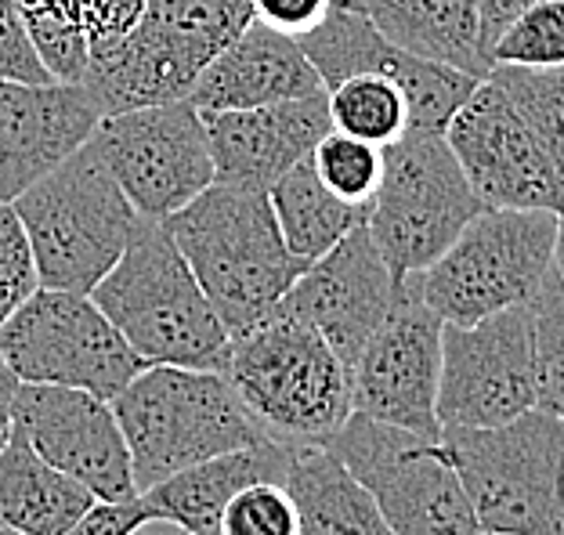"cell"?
<instances>
[{"label":"cell","instance_id":"obj_11","mask_svg":"<svg viewBox=\"0 0 564 535\" xmlns=\"http://www.w3.org/2000/svg\"><path fill=\"white\" fill-rule=\"evenodd\" d=\"M326 445L369 489L394 535L481 532L442 438H423L351 413Z\"/></svg>","mask_w":564,"mask_h":535},{"label":"cell","instance_id":"obj_25","mask_svg":"<svg viewBox=\"0 0 564 535\" xmlns=\"http://www.w3.org/2000/svg\"><path fill=\"white\" fill-rule=\"evenodd\" d=\"M98 500L80 481L55 470L15 427L0 445V521L25 535H62Z\"/></svg>","mask_w":564,"mask_h":535},{"label":"cell","instance_id":"obj_26","mask_svg":"<svg viewBox=\"0 0 564 535\" xmlns=\"http://www.w3.org/2000/svg\"><path fill=\"white\" fill-rule=\"evenodd\" d=\"M268 199H272L279 232L286 239L290 253L304 264L318 261L326 250L337 247L351 228L366 221L362 207L344 203L318 182L312 156L293 163V167L268 188Z\"/></svg>","mask_w":564,"mask_h":535},{"label":"cell","instance_id":"obj_15","mask_svg":"<svg viewBox=\"0 0 564 535\" xmlns=\"http://www.w3.org/2000/svg\"><path fill=\"white\" fill-rule=\"evenodd\" d=\"M442 318L405 286L351 365V413L423 438H442Z\"/></svg>","mask_w":564,"mask_h":535},{"label":"cell","instance_id":"obj_34","mask_svg":"<svg viewBox=\"0 0 564 535\" xmlns=\"http://www.w3.org/2000/svg\"><path fill=\"white\" fill-rule=\"evenodd\" d=\"M41 286L30 253V239L11 203H0V323Z\"/></svg>","mask_w":564,"mask_h":535},{"label":"cell","instance_id":"obj_43","mask_svg":"<svg viewBox=\"0 0 564 535\" xmlns=\"http://www.w3.org/2000/svg\"><path fill=\"white\" fill-rule=\"evenodd\" d=\"M131 535H141V528H138V532H131ZM166 535H185V532H177V528H174V532H166Z\"/></svg>","mask_w":564,"mask_h":535},{"label":"cell","instance_id":"obj_23","mask_svg":"<svg viewBox=\"0 0 564 535\" xmlns=\"http://www.w3.org/2000/svg\"><path fill=\"white\" fill-rule=\"evenodd\" d=\"M337 4L362 11L409 55L445 62L481 80L492 69L481 44L478 0H337Z\"/></svg>","mask_w":564,"mask_h":535},{"label":"cell","instance_id":"obj_28","mask_svg":"<svg viewBox=\"0 0 564 535\" xmlns=\"http://www.w3.org/2000/svg\"><path fill=\"white\" fill-rule=\"evenodd\" d=\"M489 80L503 87L510 106L529 123L535 142L554 163L564 182V69H521V66H492Z\"/></svg>","mask_w":564,"mask_h":535},{"label":"cell","instance_id":"obj_44","mask_svg":"<svg viewBox=\"0 0 564 535\" xmlns=\"http://www.w3.org/2000/svg\"><path fill=\"white\" fill-rule=\"evenodd\" d=\"M478 535H496V532H478Z\"/></svg>","mask_w":564,"mask_h":535},{"label":"cell","instance_id":"obj_32","mask_svg":"<svg viewBox=\"0 0 564 535\" xmlns=\"http://www.w3.org/2000/svg\"><path fill=\"white\" fill-rule=\"evenodd\" d=\"M489 62L543 73L564 69V0H543V4L524 8L492 41Z\"/></svg>","mask_w":564,"mask_h":535},{"label":"cell","instance_id":"obj_13","mask_svg":"<svg viewBox=\"0 0 564 535\" xmlns=\"http://www.w3.org/2000/svg\"><path fill=\"white\" fill-rule=\"evenodd\" d=\"M535 410L529 308L496 312L481 323L442 329L438 424L499 427Z\"/></svg>","mask_w":564,"mask_h":535},{"label":"cell","instance_id":"obj_33","mask_svg":"<svg viewBox=\"0 0 564 535\" xmlns=\"http://www.w3.org/2000/svg\"><path fill=\"white\" fill-rule=\"evenodd\" d=\"M297 506L282 481H253L228 500L217 535H297Z\"/></svg>","mask_w":564,"mask_h":535},{"label":"cell","instance_id":"obj_18","mask_svg":"<svg viewBox=\"0 0 564 535\" xmlns=\"http://www.w3.org/2000/svg\"><path fill=\"white\" fill-rule=\"evenodd\" d=\"M402 293L405 290L394 286L362 221L337 247L304 268L282 304H290L304 323H312L351 373L358 351L391 315Z\"/></svg>","mask_w":564,"mask_h":535},{"label":"cell","instance_id":"obj_17","mask_svg":"<svg viewBox=\"0 0 564 535\" xmlns=\"http://www.w3.org/2000/svg\"><path fill=\"white\" fill-rule=\"evenodd\" d=\"M15 430L44 460L101 503L134 500L131 449L106 398L76 387L19 384Z\"/></svg>","mask_w":564,"mask_h":535},{"label":"cell","instance_id":"obj_12","mask_svg":"<svg viewBox=\"0 0 564 535\" xmlns=\"http://www.w3.org/2000/svg\"><path fill=\"white\" fill-rule=\"evenodd\" d=\"M87 142L141 218H171L214 185L207 123L188 98L101 117Z\"/></svg>","mask_w":564,"mask_h":535},{"label":"cell","instance_id":"obj_42","mask_svg":"<svg viewBox=\"0 0 564 535\" xmlns=\"http://www.w3.org/2000/svg\"><path fill=\"white\" fill-rule=\"evenodd\" d=\"M0 535H25V532L15 528V525H4V521H0Z\"/></svg>","mask_w":564,"mask_h":535},{"label":"cell","instance_id":"obj_14","mask_svg":"<svg viewBox=\"0 0 564 535\" xmlns=\"http://www.w3.org/2000/svg\"><path fill=\"white\" fill-rule=\"evenodd\" d=\"M445 145L485 207L554 210L564 207V182L535 142L529 123L489 76L445 123Z\"/></svg>","mask_w":564,"mask_h":535},{"label":"cell","instance_id":"obj_31","mask_svg":"<svg viewBox=\"0 0 564 535\" xmlns=\"http://www.w3.org/2000/svg\"><path fill=\"white\" fill-rule=\"evenodd\" d=\"M312 167L333 196L369 210L383 177V149L344 131H326L312 149Z\"/></svg>","mask_w":564,"mask_h":535},{"label":"cell","instance_id":"obj_35","mask_svg":"<svg viewBox=\"0 0 564 535\" xmlns=\"http://www.w3.org/2000/svg\"><path fill=\"white\" fill-rule=\"evenodd\" d=\"M0 80L11 84H55L44 69L30 25L15 0H0Z\"/></svg>","mask_w":564,"mask_h":535},{"label":"cell","instance_id":"obj_3","mask_svg":"<svg viewBox=\"0 0 564 535\" xmlns=\"http://www.w3.org/2000/svg\"><path fill=\"white\" fill-rule=\"evenodd\" d=\"M221 373L279 445L329 441L351 416V373L323 334L290 304H275L232 334Z\"/></svg>","mask_w":564,"mask_h":535},{"label":"cell","instance_id":"obj_16","mask_svg":"<svg viewBox=\"0 0 564 535\" xmlns=\"http://www.w3.org/2000/svg\"><path fill=\"white\" fill-rule=\"evenodd\" d=\"M304 55L312 58L323 87L340 84L351 73H380L402 87L409 101V131H445L448 117L470 98L481 76L453 69L445 62H431L409 55L399 44H391L362 11L337 4L326 11V19L297 36Z\"/></svg>","mask_w":564,"mask_h":535},{"label":"cell","instance_id":"obj_24","mask_svg":"<svg viewBox=\"0 0 564 535\" xmlns=\"http://www.w3.org/2000/svg\"><path fill=\"white\" fill-rule=\"evenodd\" d=\"M282 485L297 506V535H394L369 489L326 441L290 445Z\"/></svg>","mask_w":564,"mask_h":535},{"label":"cell","instance_id":"obj_5","mask_svg":"<svg viewBox=\"0 0 564 535\" xmlns=\"http://www.w3.org/2000/svg\"><path fill=\"white\" fill-rule=\"evenodd\" d=\"M250 19V0H149L131 33L91 55L80 87L101 117L188 98Z\"/></svg>","mask_w":564,"mask_h":535},{"label":"cell","instance_id":"obj_37","mask_svg":"<svg viewBox=\"0 0 564 535\" xmlns=\"http://www.w3.org/2000/svg\"><path fill=\"white\" fill-rule=\"evenodd\" d=\"M250 8H253V19L272 25V30L304 36L307 30H315V25L326 19L333 0H250Z\"/></svg>","mask_w":564,"mask_h":535},{"label":"cell","instance_id":"obj_2","mask_svg":"<svg viewBox=\"0 0 564 535\" xmlns=\"http://www.w3.org/2000/svg\"><path fill=\"white\" fill-rule=\"evenodd\" d=\"M91 301L145 365L221 373L228 362L232 334L156 218H138L120 261L101 275Z\"/></svg>","mask_w":564,"mask_h":535},{"label":"cell","instance_id":"obj_1","mask_svg":"<svg viewBox=\"0 0 564 535\" xmlns=\"http://www.w3.org/2000/svg\"><path fill=\"white\" fill-rule=\"evenodd\" d=\"M163 228L228 334L264 318L307 268L290 253L272 199L258 188L214 182L163 218Z\"/></svg>","mask_w":564,"mask_h":535},{"label":"cell","instance_id":"obj_10","mask_svg":"<svg viewBox=\"0 0 564 535\" xmlns=\"http://www.w3.org/2000/svg\"><path fill=\"white\" fill-rule=\"evenodd\" d=\"M0 359L22 384L76 387L106 402L145 369L91 293L55 286H36L0 323Z\"/></svg>","mask_w":564,"mask_h":535},{"label":"cell","instance_id":"obj_30","mask_svg":"<svg viewBox=\"0 0 564 535\" xmlns=\"http://www.w3.org/2000/svg\"><path fill=\"white\" fill-rule=\"evenodd\" d=\"M30 25V36L36 44L44 69L55 84H80L91 62L76 0H15Z\"/></svg>","mask_w":564,"mask_h":535},{"label":"cell","instance_id":"obj_41","mask_svg":"<svg viewBox=\"0 0 564 535\" xmlns=\"http://www.w3.org/2000/svg\"><path fill=\"white\" fill-rule=\"evenodd\" d=\"M554 272L564 283V207L557 214V239H554Z\"/></svg>","mask_w":564,"mask_h":535},{"label":"cell","instance_id":"obj_38","mask_svg":"<svg viewBox=\"0 0 564 535\" xmlns=\"http://www.w3.org/2000/svg\"><path fill=\"white\" fill-rule=\"evenodd\" d=\"M141 525H149V511L145 503L138 500H123V503H95L73 528H66L62 535H131Z\"/></svg>","mask_w":564,"mask_h":535},{"label":"cell","instance_id":"obj_22","mask_svg":"<svg viewBox=\"0 0 564 535\" xmlns=\"http://www.w3.org/2000/svg\"><path fill=\"white\" fill-rule=\"evenodd\" d=\"M286 460L290 445L261 441L177 470L152 489L138 492V500L145 503L149 521H163L185 535H217L228 500L253 481H282Z\"/></svg>","mask_w":564,"mask_h":535},{"label":"cell","instance_id":"obj_4","mask_svg":"<svg viewBox=\"0 0 564 535\" xmlns=\"http://www.w3.org/2000/svg\"><path fill=\"white\" fill-rule=\"evenodd\" d=\"M109 405L131 449L138 492L214 456L272 441L217 369L145 365Z\"/></svg>","mask_w":564,"mask_h":535},{"label":"cell","instance_id":"obj_21","mask_svg":"<svg viewBox=\"0 0 564 535\" xmlns=\"http://www.w3.org/2000/svg\"><path fill=\"white\" fill-rule=\"evenodd\" d=\"M326 91L297 36L279 33L258 19L199 73L188 101L199 112L258 109L286 98Z\"/></svg>","mask_w":564,"mask_h":535},{"label":"cell","instance_id":"obj_7","mask_svg":"<svg viewBox=\"0 0 564 535\" xmlns=\"http://www.w3.org/2000/svg\"><path fill=\"white\" fill-rule=\"evenodd\" d=\"M481 532L564 535V419L529 410L499 427L442 430Z\"/></svg>","mask_w":564,"mask_h":535},{"label":"cell","instance_id":"obj_27","mask_svg":"<svg viewBox=\"0 0 564 535\" xmlns=\"http://www.w3.org/2000/svg\"><path fill=\"white\" fill-rule=\"evenodd\" d=\"M333 131L362 138L369 145L388 149L409 131V101L402 87L380 73H351L340 84L326 87Z\"/></svg>","mask_w":564,"mask_h":535},{"label":"cell","instance_id":"obj_39","mask_svg":"<svg viewBox=\"0 0 564 535\" xmlns=\"http://www.w3.org/2000/svg\"><path fill=\"white\" fill-rule=\"evenodd\" d=\"M532 4H543V0H478V15H481V44H485V55H489V47L499 33L507 30L510 22H514L524 8ZM492 66V62H489Z\"/></svg>","mask_w":564,"mask_h":535},{"label":"cell","instance_id":"obj_29","mask_svg":"<svg viewBox=\"0 0 564 535\" xmlns=\"http://www.w3.org/2000/svg\"><path fill=\"white\" fill-rule=\"evenodd\" d=\"M524 308H529L532 326L535 410H546L564 419V283L554 268Z\"/></svg>","mask_w":564,"mask_h":535},{"label":"cell","instance_id":"obj_8","mask_svg":"<svg viewBox=\"0 0 564 535\" xmlns=\"http://www.w3.org/2000/svg\"><path fill=\"white\" fill-rule=\"evenodd\" d=\"M485 210L438 131H405L383 149V177L366 210L394 286L405 290Z\"/></svg>","mask_w":564,"mask_h":535},{"label":"cell","instance_id":"obj_6","mask_svg":"<svg viewBox=\"0 0 564 535\" xmlns=\"http://www.w3.org/2000/svg\"><path fill=\"white\" fill-rule=\"evenodd\" d=\"M11 207L30 239L36 283L73 293L101 283L141 218L91 142L36 177Z\"/></svg>","mask_w":564,"mask_h":535},{"label":"cell","instance_id":"obj_36","mask_svg":"<svg viewBox=\"0 0 564 535\" xmlns=\"http://www.w3.org/2000/svg\"><path fill=\"white\" fill-rule=\"evenodd\" d=\"M145 4L149 0H76V15H80L91 55L112 47L123 33H131Z\"/></svg>","mask_w":564,"mask_h":535},{"label":"cell","instance_id":"obj_20","mask_svg":"<svg viewBox=\"0 0 564 535\" xmlns=\"http://www.w3.org/2000/svg\"><path fill=\"white\" fill-rule=\"evenodd\" d=\"M101 120L80 84L0 80V203H15L36 177L58 167Z\"/></svg>","mask_w":564,"mask_h":535},{"label":"cell","instance_id":"obj_9","mask_svg":"<svg viewBox=\"0 0 564 535\" xmlns=\"http://www.w3.org/2000/svg\"><path fill=\"white\" fill-rule=\"evenodd\" d=\"M557 214L485 207L409 290L453 326L521 308L554 268Z\"/></svg>","mask_w":564,"mask_h":535},{"label":"cell","instance_id":"obj_19","mask_svg":"<svg viewBox=\"0 0 564 535\" xmlns=\"http://www.w3.org/2000/svg\"><path fill=\"white\" fill-rule=\"evenodd\" d=\"M214 160V182L268 193L293 163L312 156L318 138L333 131L326 91L286 98L258 109L203 112Z\"/></svg>","mask_w":564,"mask_h":535},{"label":"cell","instance_id":"obj_40","mask_svg":"<svg viewBox=\"0 0 564 535\" xmlns=\"http://www.w3.org/2000/svg\"><path fill=\"white\" fill-rule=\"evenodd\" d=\"M22 380L11 373L8 362L0 359V445L11 438V427H15V394H19Z\"/></svg>","mask_w":564,"mask_h":535}]
</instances>
